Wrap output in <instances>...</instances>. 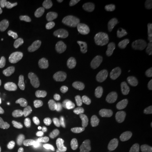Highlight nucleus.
Masks as SVG:
<instances>
[{
  "label": "nucleus",
  "instance_id": "nucleus-3",
  "mask_svg": "<svg viewBox=\"0 0 152 152\" xmlns=\"http://www.w3.org/2000/svg\"><path fill=\"white\" fill-rule=\"evenodd\" d=\"M110 73L124 76L134 75L137 71V65L133 60L127 58H119L111 61L107 64Z\"/></svg>",
  "mask_w": 152,
  "mask_h": 152
},
{
  "label": "nucleus",
  "instance_id": "nucleus-26",
  "mask_svg": "<svg viewBox=\"0 0 152 152\" xmlns=\"http://www.w3.org/2000/svg\"><path fill=\"white\" fill-rule=\"evenodd\" d=\"M3 80H4V81H5V80H6V77H4V79H3Z\"/></svg>",
  "mask_w": 152,
  "mask_h": 152
},
{
  "label": "nucleus",
  "instance_id": "nucleus-2",
  "mask_svg": "<svg viewBox=\"0 0 152 152\" xmlns=\"http://www.w3.org/2000/svg\"><path fill=\"white\" fill-rule=\"evenodd\" d=\"M46 107L40 103L28 104L18 114V122L23 127H31L42 119L46 114Z\"/></svg>",
  "mask_w": 152,
  "mask_h": 152
},
{
  "label": "nucleus",
  "instance_id": "nucleus-23",
  "mask_svg": "<svg viewBox=\"0 0 152 152\" xmlns=\"http://www.w3.org/2000/svg\"><path fill=\"white\" fill-rule=\"evenodd\" d=\"M4 23H5V21H4V18H3V16H2V15L0 14V28H2L4 26Z\"/></svg>",
  "mask_w": 152,
  "mask_h": 152
},
{
  "label": "nucleus",
  "instance_id": "nucleus-22",
  "mask_svg": "<svg viewBox=\"0 0 152 152\" xmlns=\"http://www.w3.org/2000/svg\"><path fill=\"white\" fill-rule=\"evenodd\" d=\"M56 152H74L71 150L69 147H68L67 145H60L58 146L57 147V150Z\"/></svg>",
  "mask_w": 152,
  "mask_h": 152
},
{
  "label": "nucleus",
  "instance_id": "nucleus-8",
  "mask_svg": "<svg viewBox=\"0 0 152 152\" xmlns=\"http://www.w3.org/2000/svg\"><path fill=\"white\" fill-rule=\"evenodd\" d=\"M115 31H116L115 27L112 25L99 24L93 29V39L97 43H103L106 40L113 37Z\"/></svg>",
  "mask_w": 152,
  "mask_h": 152
},
{
  "label": "nucleus",
  "instance_id": "nucleus-18",
  "mask_svg": "<svg viewBox=\"0 0 152 152\" xmlns=\"http://www.w3.org/2000/svg\"><path fill=\"white\" fill-rule=\"evenodd\" d=\"M15 68L19 72L25 74L28 78H32L36 75V70H35L34 67L23 62V61H20V60L18 61L15 64Z\"/></svg>",
  "mask_w": 152,
  "mask_h": 152
},
{
  "label": "nucleus",
  "instance_id": "nucleus-10",
  "mask_svg": "<svg viewBox=\"0 0 152 152\" xmlns=\"http://www.w3.org/2000/svg\"><path fill=\"white\" fill-rule=\"evenodd\" d=\"M30 142V135L27 133L18 134L6 141V148L11 152H20L27 146Z\"/></svg>",
  "mask_w": 152,
  "mask_h": 152
},
{
  "label": "nucleus",
  "instance_id": "nucleus-6",
  "mask_svg": "<svg viewBox=\"0 0 152 152\" xmlns=\"http://www.w3.org/2000/svg\"><path fill=\"white\" fill-rule=\"evenodd\" d=\"M77 130L79 134L85 138H91L97 133V125L96 121L90 116H85L77 123Z\"/></svg>",
  "mask_w": 152,
  "mask_h": 152
},
{
  "label": "nucleus",
  "instance_id": "nucleus-25",
  "mask_svg": "<svg viewBox=\"0 0 152 152\" xmlns=\"http://www.w3.org/2000/svg\"><path fill=\"white\" fill-rule=\"evenodd\" d=\"M39 152H47L46 151H44V150H42V151H40Z\"/></svg>",
  "mask_w": 152,
  "mask_h": 152
},
{
  "label": "nucleus",
  "instance_id": "nucleus-4",
  "mask_svg": "<svg viewBox=\"0 0 152 152\" xmlns=\"http://www.w3.org/2000/svg\"><path fill=\"white\" fill-rule=\"evenodd\" d=\"M133 91L124 82H118L114 85L111 91V98L113 103L118 107H124L131 102Z\"/></svg>",
  "mask_w": 152,
  "mask_h": 152
},
{
  "label": "nucleus",
  "instance_id": "nucleus-17",
  "mask_svg": "<svg viewBox=\"0 0 152 152\" xmlns=\"http://www.w3.org/2000/svg\"><path fill=\"white\" fill-rule=\"evenodd\" d=\"M11 129V118L9 113H3L0 118V136L7 135Z\"/></svg>",
  "mask_w": 152,
  "mask_h": 152
},
{
  "label": "nucleus",
  "instance_id": "nucleus-16",
  "mask_svg": "<svg viewBox=\"0 0 152 152\" xmlns=\"http://www.w3.org/2000/svg\"><path fill=\"white\" fill-rule=\"evenodd\" d=\"M39 37L42 41H47L53 44H60L63 41L59 34L55 31H41Z\"/></svg>",
  "mask_w": 152,
  "mask_h": 152
},
{
  "label": "nucleus",
  "instance_id": "nucleus-14",
  "mask_svg": "<svg viewBox=\"0 0 152 152\" xmlns=\"http://www.w3.org/2000/svg\"><path fill=\"white\" fill-rule=\"evenodd\" d=\"M35 10V6L29 5L27 7H23L20 4L14 3V5L12 7L10 14L15 17H22L29 13L32 12Z\"/></svg>",
  "mask_w": 152,
  "mask_h": 152
},
{
  "label": "nucleus",
  "instance_id": "nucleus-15",
  "mask_svg": "<svg viewBox=\"0 0 152 152\" xmlns=\"http://www.w3.org/2000/svg\"><path fill=\"white\" fill-rule=\"evenodd\" d=\"M110 51V46L107 43H100L95 46L91 51V56L93 58L99 59L105 57Z\"/></svg>",
  "mask_w": 152,
  "mask_h": 152
},
{
  "label": "nucleus",
  "instance_id": "nucleus-7",
  "mask_svg": "<svg viewBox=\"0 0 152 152\" xmlns=\"http://www.w3.org/2000/svg\"><path fill=\"white\" fill-rule=\"evenodd\" d=\"M134 129L136 135L140 138L150 135L152 131L151 118L146 114H141L134 121Z\"/></svg>",
  "mask_w": 152,
  "mask_h": 152
},
{
  "label": "nucleus",
  "instance_id": "nucleus-9",
  "mask_svg": "<svg viewBox=\"0 0 152 152\" xmlns=\"http://www.w3.org/2000/svg\"><path fill=\"white\" fill-rule=\"evenodd\" d=\"M18 52V44L13 39H7L0 44V62L9 63Z\"/></svg>",
  "mask_w": 152,
  "mask_h": 152
},
{
  "label": "nucleus",
  "instance_id": "nucleus-19",
  "mask_svg": "<svg viewBox=\"0 0 152 152\" xmlns=\"http://www.w3.org/2000/svg\"><path fill=\"white\" fill-rule=\"evenodd\" d=\"M107 152H134V150L130 145L119 142L109 147Z\"/></svg>",
  "mask_w": 152,
  "mask_h": 152
},
{
  "label": "nucleus",
  "instance_id": "nucleus-13",
  "mask_svg": "<svg viewBox=\"0 0 152 152\" xmlns=\"http://www.w3.org/2000/svg\"><path fill=\"white\" fill-rule=\"evenodd\" d=\"M47 86H48V82L43 76H37L32 79L29 83L27 92L31 96H35L40 91H43Z\"/></svg>",
  "mask_w": 152,
  "mask_h": 152
},
{
  "label": "nucleus",
  "instance_id": "nucleus-5",
  "mask_svg": "<svg viewBox=\"0 0 152 152\" xmlns=\"http://www.w3.org/2000/svg\"><path fill=\"white\" fill-rule=\"evenodd\" d=\"M82 86V83L79 80L69 82L56 96V102L58 104H66L74 101L80 95Z\"/></svg>",
  "mask_w": 152,
  "mask_h": 152
},
{
  "label": "nucleus",
  "instance_id": "nucleus-11",
  "mask_svg": "<svg viewBox=\"0 0 152 152\" xmlns=\"http://www.w3.org/2000/svg\"><path fill=\"white\" fill-rule=\"evenodd\" d=\"M89 16L86 15H80L76 16L69 24V30L73 35H80L85 31L89 25Z\"/></svg>",
  "mask_w": 152,
  "mask_h": 152
},
{
  "label": "nucleus",
  "instance_id": "nucleus-21",
  "mask_svg": "<svg viewBox=\"0 0 152 152\" xmlns=\"http://www.w3.org/2000/svg\"><path fill=\"white\" fill-rule=\"evenodd\" d=\"M152 9V0H143L139 5V10L140 12H147Z\"/></svg>",
  "mask_w": 152,
  "mask_h": 152
},
{
  "label": "nucleus",
  "instance_id": "nucleus-1",
  "mask_svg": "<svg viewBox=\"0 0 152 152\" xmlns=\"http://www.w3.org/2000/svg\"><path fill=\"white\" fill-rule=\"evenodd\" d=\"M124 45L131 50L142 54H151L152 34L145 31L132 32L125 38Z\"/></svg>",
  "mask_w": 152,
  "mask_h": 152
},
{
  "label": "nucleus",
  "instance_id": "nucleus-20",
  "mask_svg": "<svg viewBox=\"0 0 152 152\" xmlns=\"http://www.w3.org/2000/svg\"><path fill=\"white\" fill-rule=\"evenodd\" d=\"M14 2L12 0H2L0 1V10L3 15H8L10 14Z\"/></svg>",
  "mask_w": 152,
  "mask_h": 152
},
{
  "label": "nucleus",
  "instance_id": "nucleus-12",
  "mask_svg": "<svg viewBox=\"0 0 152 152\" xmlns=\"http://www.w3.org/2000/svg\"><path fill=\"white\" fill-rule=\"evenodd\" d=\"M86 12L87 16L98 18L102 16L105 12L104 3L101 0H91L87 3L86 6Z\"/></svg>",
  "mask_w": 152,
  "mask_h": 152
},
{
  "label": "nucleus",
  "instance_id": "nucleus-24",
  "mask_svg": "<svg viewBox=\"0 0 152 152\" xmlns=\"http://www.w3.org/2000/svg\"><path fill=\"white\" fill-rule=\"evenodd\" d=\"M114 3H115V4H118V5H122V4H124L126 3V1H125V0H122V1L115 0V1H114Z\"/></svg>",
  "mask_w": 152,
  "mask_h": 152
}]
</instances>
